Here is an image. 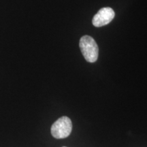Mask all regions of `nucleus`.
I'll use <instances>...</instances> for the list:
<instances>
[{
	"label": "nucleus",
	"instance_id": "f257e3e1",
	"mask_svg": "<svg viewBox=\"0 0 147 147\" xmlns=\"http://www.w3.org/2000/svg\"><path fill=\"white\" fill-rule=\"evenodd\" d=\"M80 49L84 59L89 63H94L98 58L99 48L96 42L91 36H84L80 40Z\"/></svg>",
	"mask_w": 147,
	"mask_h": 147
},
{
	"label": "nucleus",
	"instance_id": "7ed1b4c3",
	"mask_svg": "<svg viewBox=\"0 0 147 147\" xmlns=\"http://www.w3.org/2000/svg\"><path fill=\"white\" fill-rule=\"evenodd\" d=\"M115 13L111 8H103L93 16L92 23L96 27H100L108 25L115 18Z\"/></svg>",
	"mask_w": 147,
	"mask_h": 147
},
{
	"label": "nucleus",
	"instance_id": "20e7f679",
	"mask_svg": "<svg viewBox=\"0 0 147 147\" xmlns=\"http://www.w3.org/2000/svg\"><path fill=\"white\" fill-rule=\"evenodd\" d=\"M63 147H66V146H63Z\"/></svg>",
	"mask_w": 147,
	"mask_h": 147
},
{
	"label": "nucleus",
	"instance_id": "f03ea898",
	"mask_svg": "<svg viewBox=\"0 0 147 147\" xmlns=\"http://www.w3.org/2000/svg\"><path fill=\"white\" fill-rule=\"evenodd\" d=\"M72 130V123L69 117H61L57 119L51 127L52 136L57 139H63L70 135Z\"/></svg>",
	"mask_w": 147,
	"mask_h": 147
}]
</instances>
